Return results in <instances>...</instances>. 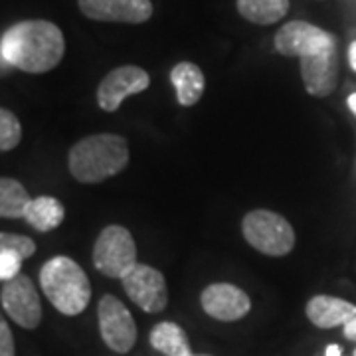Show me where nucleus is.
Returning <instances> with one entry per match:
<instances>
[{
    "instance_id": "a211bd4d",
    "label": "nucleus",
    "mask_w": 356,
    "mask_h": 356,
    "mask_svg": "<svg viewBox=\"0 0 356 356\" xmlns=\"http://www.w3.org/2000/svg\"><path fill=\"white\" fill-rule=\"evenodd\" d=\"M289 10V0H238V13L248 22L275 24Z\"/></svg>"
},
{
    "instance_id": "ddd939ff",
    "label": "nucleus",
    "mask_w": 356,
    "mask_h": 356,
    "mask_svg": "<svg viewBox=\"0 0 356 356\" xmlns=\"http://www.w3.org/2000/svg\"><path fill=\"white\" fill-rule=\"evenodd\" d=\"M339 46H332L329 50L301 58V77L307 93L313 97H327L337 89L339 83Z\"/></svg>"
},
{
    "instance_id": "2eb2a0df",
    "label": "nucleus",
    "mask_w": 356,
    "mask_h": 356,
    "mask_svg": "<svg viewBox=\"0 0 356 356\" xmlns=\"http://www.w3.org/2000/svg\"><path fill=\"white\" fill-rule=\"evenodd\" d=\"M170 81L177 89V99L184 107H192L200 102L206 88L202 70L192 62H180L170 72Z\"/></svg>"
},
{
    "instance_id": "dca6fc26",
    "label": "nucleus",
    "mask_w": 356,
    "mask_h": 356,
    "mask_svg": "<svg viewBox=\"0 0 356 356\" xmlns=\"http://www.w3.org/2000/svg\"><path fill=\"white\" fill-rule=\"evenodd\" d=\"M149 343L154 350L163 353L165 356H192L191 343L186 332L182 331V327H178L177 323H159L151 329L149 334Z\"/></svg>"
},
{
    "instance_id": "cd10ccee",
    "label": "nucleus",
    "mask_w": 356,
    "mask_h": 356,
    "mask_svg": "<svg viewBox=\"0 0 356 356\" xmlns=\"http://www.w3.org/2000/svg\"><path fill=\"white\" fill-rule=\"evenodd\" d=\"M192 356H212V355H192Z\"/></svg>"
},
{
    "instance_id": "c85d7f7f",
    "label": "nucleus",
    "mask_w": 356,
    "mask_h": 356,
    "mask_svg": "<svg viewBox=\"0 0 356 356\" xmlns=\"http://www.w3.org/2000/svg\"><path fill=\"white\" fill-rule=\"evenodd\" d=\"M353 356H356V348H355V353H353Z\"/></svg>"
},
{
    "instance_id": "39448f33",
    "label": "nucleus",
    "mask_w": 356,
    "mask_h": 356,
    "mask_svg": "<svg viewBox=\"0 0 356 356\" xmlns=\"http://www.w3.org/2000/svg\"><path fill=\"white\" fill-rule=\"evenodd\" d=\"M93 266L113 280H123L137 266V245L131 232L123 226H107L93 245Z\"/></svg>"
},
{
    "instance_id": "f257e3e1",
    "label": "nucleus",
    "mask_w": 356,
    "mask_h": 356,
    "mask_svg": "<svg viewBox=\"0 0 356 356\" xmlns=\"http://www.w3.org/2000/svg\"><path fill=\"white\" fill-rule=\"evenodd\" d=\"M65 38L50 20H22L0 38V56L8 65L26 74H46L62 62Z\"/></svg>"
},
{
    "instance_id": "7ed1b4c3",
    "label": "nucleus",
    "mask_w": 356,
    "mask_h": 356,
    "mask_svg": "<svg viewBox=\"0 0 356 356\" xmlns=\"http://www.w3.org/2000/svg\"><path fill=\"white\" fill-rule=\"evenodd\" d=\"M40 287L51 305L67 317L83 313L91 299L86 271L67 255H56L42 266Z\"/></svg>"
},
{
    "instance_id": "9b49d317",
    "label": "nucleus",
    "mask_w": 356,
    "mask_h": 356,
    "mask_svg": "<svg viewBox=\"0 0 356 356\" xmlns=\"http://www.w3.org/2000/svg\"><path fill=\"white\" fill-rule=\"evenodd\" d=\"M81 14L97 22L143 24L153 16L151 0H77Z\"/></svg>"
},
{
    "instance_id": "5701e85b",
    "label": "nucleus",
    "mask_w": 356,
    "mask_h": 356,
    "mask_svg": "<svg viewBox=\"0 0 356 356\" xmlns=\"http://www.w3.org/2000/svg\"><path fill=\"white\" fill-rule=\"evenodd\" d=\"M0 356H16L13 331L6 321H0Z\"/></svg>"
},
{
    "instance_id": "6ab92c4d",
    "label": "nucleus",
    "mask_w": 356,
    "mask_h": 356,
    "mask_svg": "<svg viewBox=\"0 0 356 356\" xmlns=\"http://www.w3.org/2000/svg\"><path fill=\"white\" fill-rule=\"evenodd\" d=\"M34 198H30V194L24 188V184H20L14 178L4 177L0 180V216L4 220H20L26 216L28 206L32 204Z\"/></svg>"
},
{
    "instance_id": "f8f14e48",
    "label": "nucleus",
    "mask_w": 356,
    "mask_h": 356,
    "mask_svg": "<svg viewBox=\"0 0 356 356\" xmlns=\"http://www.w3.org/2000/svg\"><path fill=\"white\" fill-rule=\"evenodd\" d=\"M204 313L216 321L232 323L243 318L252 309V299L232 283H212L200 295Z\"/></svg>"
},
{
    "instance_id": "f03ea898",
    "label": "nucleus",
    "mask_w": 356,
    "mask_h": 356,
    "mask_svg": "<svg viewBox=\"0 0 356 356\" xmlns=\"http://www.w3.org/2000/svg\"><path fill=\"white\" fill-rule=\"evenodd\" d=\"M77 182L95 184L119 175L129 165V143L121 135L99 133L77 140L67 156Z\"/></svg>"
},
{
    "instance_id": "a878e982",
    "label": "nucleus",
    "mask_w": 356,
    "mask_h": 356,
    "mask_svg": "<svg viewBox=\"0 0 356 356\" xmlns=\"http://www.w3.org/2000/svg\"><path fill=\"white\" fill-rule=\"evenodd\" d=\"M325 355L327 356H343V348H341L339 344H329V346H327V350H325Z\"/></svg>"
},
{
    "instance_id": "4be33fe9",
    "label": "nucleus",
    "mask_w": 356,
    "mask_h": 356,
    "mask_svg": "<svg viewBox=\"0 0 356 356\" xmlns=\"http://www.w3.org/2000/svg\"><path fill=\"white\" fill-rule=\"evenodd\" d=\"M22 261H24V257L13 252V250H0V280H2V283L20 275Z\"/></svg>"
},
{
    "instance_id": "20e7f679",
    "label": "nucleus",
    "mask_w": 356,
    "mask_h": 356,
    "mask_svg": "<svg viewBox=\"0 0 356 356\" xmlns=\"http://www.w3.org/2000/svg\"><path fill=\"white\" fill-rule=\"evenodd\" d=\"M242 232L245 242L259 254L283 257L295 248V229L285 218L271 210H252L243 218Z\"/></svg>"
},
{
    "instance_id": "393cba45",
    "label": "nucleus",
    "mask_w": 356,
    "mask_h": 356,
    "mask_svg": "<svg viewBox=\"0 0 356 356\" xmlns=\"http://www.w3.org/2000/svg\"><path fill=\"white\" fill-rule=\"evenodd\" d=\"M348 62H350V67L356 72V40L350 44V48H348Z\"/></svg>"
},
{
    "instance_id": "423d86ee",
    "label": "nucleus",
    "mask_w": 356,
    "mask_h": 356,
    "mask_svg": "<svg viewBox=\"0 0 356 356\" xmlns=\"http://www.w3.org/2000/svg\"><path fill=\"white\" fill-rule=\"evenodd\" d=\"M273 44L281 56L299 58V60L321 54L332 46H339L334 34L315 24H309L305 20H291L285 26H281Z\"/></svg>"
},
{
    "instance_id": "6e6552de",
    "label": "nucleus",
    "mask_w": 356,
    "mask_h": 356,
    "mask_svg": "<svg viewBox=\"0 0 356 356\" xmlns=\"http://www.w3.org/2000/svg\"><path fill=\"white\" fill-rule=\"evenodd\" d=\"M2 309L14 323L22 329H36L42 321V305H40L38 289L26 275H18L14 280L2 283Z\"/></svg>"
},
{
    "instance_id": "9d476101",
    "label": "nucleus",
    "mask_w": 356,
    "mask_h": 356,
    "mask_svg": "<svg viewBox=\"0 0 356 356\" xmlns=\"http://www.w3.org/2000/svg\"><path fill=\"white\" fill-rule=\"evenodd\" d=\"M151 86L149 74L139 65H121L103 77L97 88V105L103 111L113 113L131 95H137Z\"/></svg>"
},
{
    "instance_id": "f3484780",
    "label": "nucleus",
    "mask_w": 356,
    "mask_h": 356,
    "mask_svg": "<svg viewBox=\"0 0 356 356\" xmlns=\"http://www.w3.org/2000/svg\"><path fill=\"white\" fill-rule=\"evenodd\" d=\"M65 218L64 204L54 196H38L26 210L24 220L38 232H51L56 229Z\"/></svg>"
},
{
    "instance_id": "0eeeda50",
    "label": "nucleus",
    "mask_w": 356,
    "mask_h": 356,
    "mask_svg": "<svg viewBox=\"0 0 356 356\" xmlns=\"http://www.w3.org/2000/svg\"><path fill=\"white\" fill-rule=\"evenodd\" d=\"M97 321L103 343L125 355L137 343V325L129 309L115 295H103L97 303Z\"/></svg>"
},
{
    "instance_id": "b1692460",
    "label": "nucleus",
    "mask_w": 356,
    "mask_h": 356,
    "mask_svg": "<svg viewBox=\"0 0 356 356\" xmlns=\"http://www.w3.org/2000/svg\"><path fill=\"white\" fill-rule=\"evenodd\" d=\"M344 331V337L348 339V341H353V343H356V317L348 323V325H344L343 327Z\"/></svg>"
},
{
    "instance_id": "aec40b11",
    "label": "nucleus",
    "mask_w": 356,
    "mask_h": 356,
    "mask_svg": "<svg viewBox=\"0 0 356 356\" xmlns=\"http://www.w3.org/2000/svg\"><path fill=\"white\" fill-rule=\"evenodd\" d=\"M22 139V125L20 121L16 119V115L8 109H2L0 111V149L6 153V151H13L14 147L20 143Z\"/></svg>"
},
{
    "instance_id": "bb28decb",
    "label": "nucleus",
    "mask_w": 356,
    "mask_h": 356,
    "mask_svg": "<svg viewBox=\"0 0 356 356\" xmlns=\"http://www.w3.org/2000/svg\"><path fill=\"white\" fill-rule=\"evenodd\" d=\"M346 103H348V109L356 115V93H350V95H348V102Z\"/></svg>"
},
{
    "instance_id": "1a4fd4ad",
    "label": "nucleus",
    "mask_w": 356,
    "mask_h": 356,
    "mask_svg": "<svg viewBox=\"0 0 356 356\" xmlns=\"http://www.w3.org/2000/svg\"><path fill=\"white\" fill-rule=\"evenodd\" d=\"M129 299L145 313H161L168 305V289L163 273L145 264H137L121 280Z\"/></svg>"
},
{
    "instance_id": "4468645a",
    "label": "nucleus",
    "mask_w": 356,
    "mask_h": 356,
    "mask_svg": "<svg viewBox=\"0 0 356 356\" xmlns=\"http://www.w3.org/2000/svg\"><path fill=\"white\" fill-rule=\"evenodd\" d=\"M307 318L318 329H334L344 327L356 317V305L344 301L341 297L331 295H317L309 299L305 307Z\"/></svg>"
},
{
    "instance_id": "412c9836",
    "label": "nucleus",
    "mask_w": 356,
    "mask_h": 356,
    "mask_svg": "<svg viewBox=\"0 0 356 356\" xmlns=\"http://www.w3.org/2000/svg\"><path fill=\"white\" fill-rule=\"evenodd\" d=\"M0 250H13L16 254H20L24 259L32 257L36 254V243L32 238L22 236V234H0Z\"/></svg>"
}]
</instances>
